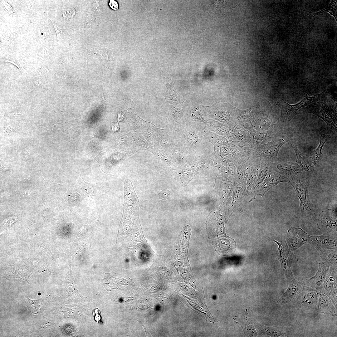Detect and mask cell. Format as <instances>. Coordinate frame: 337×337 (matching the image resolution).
Wrapping results in <instances>:
<instances>
[{"mask_svg": "<svg viewBox=\"0 0 337 337\" xmlns=\"http://www.w3.org/2000/svg\"><path fill=\"white\" fill-rule=\"evenodd\" d=\"M204 127L197 123L189 124L183 129L177 131L180 145L191 156L210 154L209 142L204 134Z\"/></svg>", "mask_w": 337, "mask_h": 337, "instance_id": "1", "label": "cell"}, {"mask_svg": "<svg viewBox=\"0 0 337 337\" xmlns=\"http://www.w3.org/2000/svg\"><path fill=\"white\" fill-rule=\"evenodd\" d=\"M318 97V95L311 96L307 94L296 104L290 105L282 100L279 101L277 104L281 109L282 116L286 118L306 111L311 113Z\"/></svg>", "mask_w": 337, "mask_h": 337, "instance_id": "2", "label": "cell"}, {"mask_svg": "<svg viewBox=\"0 0 337 337\" xmlns=\"http://www.w3.org/2000/svg\"><path fill=\"white\" fill-rule=\"evenodd\" d=\"M275 242H277L279 245L280 261L289 283L295 280L291 271V266L293 263L297 261V259L289 250L286 243L282 244L276 241Z\"/></svg>", "mask_w": 337, "mask_h": 337, "instance_id": "3", "label": "cell"}, {"mask_svg": "<svg viewBox=\"0 0 337 337\" xmlns=\"http://www.w3.org/2000/svg\"><path fill=\"white\" fill-rule=\"evenodd\" d=\"M303 292L301 284L296 280L289 283L284 293L278 300V302L284 305H290L296 303Z\"/></svg>", "mask_w": 337, "mask_h": 337, "instance_id": "4", "label": "cell"}, {"mask_svg": "<svg viewBox=\"0 0 337 337\" xmlns=\"http://www.w3.org/2000/svg\"><path fill=\"white\" fill-rule=\"evenodd\" d=\"M320 295L318 291L311 289L303 291L296 305L302 309L316 308Z\"/></svg>", "mask_w": 337, "mask_h": 337, "instance_id": "5", "label": "cell"}, {"mask_svg": "<svg viewBox=\"0 0 337 337\" xmlns=\"http://www.w3.org/2000/svg\"><path fill=\"white\" fill-rule=\"evenodd\" d=\"M309 235L301 229L292 227L288 232V242L292 250H295L309 240Z\"/></svg>", "mask_w": 337, "mask_h": 337, "instance_id": "6", "label": "cell"}, {"mask_svg": "<svg viewBox=\"0 0 337 337\" xmlns=\"http://www.w3.org/2000/svg\"><path fill=\"white\" fill-rule=\"evenodd\" d=\"M329 296L324 293L320 294L317 306L320 312L336 315V307Z\"/></svg>", "mask_w": 337, "mask_h": 337, "instance_id": "7", "label": "cell"}, {"mask_svg": "<svg viewBox=\"0 0 337 337\" xmlns=\"http://www.w3.org/2000/svg\"><path fill=\"white\" fill-rule=\"evenodd\" d=\"M316 248L319 249H334L336 248V241L333 237L322 235L311 236L309 235V240Z\"/></svg>", "mask_w": 337, "mask_h": 337, "instance_id": "8", "label": "cell"}, {"mask_svg": "<svg viewBox=\"0 0 337 337\" xmlns=\"http://www.w3.org/2000/svg\"><path fill=\"white\" fill-rule=\"evenodd\" d=\"M329 270V266L326 263H320L316 274L308 280V283L311 287L316 288H320L322 286Z\"/></svg>", "mask_w": 337, "mask_h": 337, "instance_id": "9", "label": "cell"}, {"mask_svg": "<svg viewBox=\"0 0 337 337\" xmlns=\"http://www.w3.org/2000/svg\"><path fill=\"white\" fill-rule=\"evenodd\" d=\"M165 84L167 87L165 93L166 99L172 102L177 103L181 100L180 95L177 92L172 81L167 77H164Z\"/></svg>", "mask_w": 337, "mask_h": 337, "instance_id": "10", "label": "cell"}, {"mask_svg": "<svg viewBox=\"0 0 337 337\" xmlns=\"http://www.w3.org/2000/svg\"><path fill=\"white\" fill-rule=\"evenodd\" d=\"M331 136L329 134H322L320 136V143L317 148L311 152L310 157L313 159L314 164H316L323 157L322 153V148L328 139H330Z\"/></svg>", "mask_w": 337, "mask_h": 337, "instance_id": "11", "label": "cell"}, {"mask_svg": "<svg viewBox=\"0 0 337 337\" xmlns=\"http://www.w3.org/2000/svg\"><path fill=\"white\" fill-rule=\"evenodd\" d=\"M323 287L327 292H330L336 286V273L334 268L328 272L322 285Z\"/></svg>", "mask_w": 337, "mask_h": 337, "instance_id": "12", "label": "cell"}, {"mask_svg": "<svg viewBox=\"0 0 337 337\" xmlns=\"http://www.w3.org/2000/svg\"><path fill=\"white\" fill-rule=\"evenodd\" d=\"M322 258L329 264L333 266L336 265V252L333 251H323L321 254Z\"/></svg>", "mask_w": 337, "mask_h": 337, "instance_id": "13", "label": "cell"}, {"mask_svg": "<svg viewBox=\"0 0 337 337\" xmlns=\"http://www.w3.org/2000/svg\"><path fill=\"white\" fill-rule=\"evenodd\" d=\"M293 148L296 156V162L305 170H309L310 166L307 163V159L304 154L298 149L295 145H294Z\"/></svg>", "mask_w": 337, "mask_h": 337, "instance_id": "14", "label": "cell"}, {"mask_svg": "<svg viewBox=\"0 0 337 337\" xmlns=\"http://www.w3.org/2000/svg\"><path fill=\"white\" fill-rule=\"evenodd\" d=\"M191 111V118L192 120L195 122H201L205 125L208 123V122L203 117L198 108H196L192 110Z\"/></svg>", "mask_w": 337, "mask_h": 337, "instance_id": "15", "label": "cell"}, {"mask_svg": "<svg viewBox=\"0 0 337 337\" xmlns=\"http://www.w3.org/2000/svg\"><path fill=\"white\" fill-rule=\"evenodd\" d=\"M109 5L113 10H116L118 9V2L114 0H110L109 2Z\"/></svg>", "mask_w": 337, "mask_h": 337, "instance_id": "16", "label": "cell"}, {"mask_svg": "<svg viewBox=\"0 0 337 337\" xmlns=\"http://www.w3.org/2000/svg\"><path fill=\"white\" fill-rule=\"evenodd\" d=\"M50 20L51 21L54 27V28L56 31V35L58 39H60V33H62L61 30L60 28L58 27L57 25L55 23V22L53 21L51 19H50Z\"/></svg>", "mask_w": 337, "mask_h": 337, "instance_id": "17", "label": "cell"}, {"mask_svg": "<svg viewBox=\"0 0 337 337\" xmlns=\"http://www.w3.org/2000/svg\"><path fill=\"white\" fill-rule=\"evenodd\" d=\"M330 293V295L332 296L333 299L334 300V302L335 303V305H337V288L336 287H335L333 289V290L331 291Z\"/></svg>", "mask_w": 337, "mask_h": 337, "instance_id": "18", "label": "cell"}, {"mask_svg": "<svg viewBox=\"0 0 337 337\" xmlns=\"http://www.w3.org/2000/svg\"><path fill=\"white\" fill-rule=\"evenodd\" d=\"M169 194L166 192L162 191L158 194V196L160 199L165 200L168 198Z\"/></svg>", "mask_w": 337, "mask_h": 337, "instance_id": "19", "label": "cell"}]
</instances>
